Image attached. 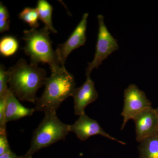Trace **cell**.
I'll return each mask as SVG.
<instances>
[{
  "label": "cell",
  "instance_id": "6da1fadb",
  "mask_svg": "<svg viewBox=\"0 0 158 158\" xmlns=\"http://www.w3.org/2000/svg\"><path fill=\"white\" fill-rule=\"evenodd\" d=\"M9 88L20 101L36 103L37 91L44 85L46 71L20 59L8 69Z\"/></svg>",
  "mask_w": 158,
  "mask_h": 158
},
{
  "label": "cell",
  "instance_id": "7a4b0ae2",
  "mask_svg": "<svg viewBox=\"0 0 158 158\" xmlns=\"http://www.w3.org/2000/svg\"><path fill=\"white\" fill-rule=\"evenodd\" d=\"M50 77L46 79L44 92L37 98L35 109L46 114L56 113L62 102L72 97L76 88L73 76L65 67L51 72Z\"/></svg>",
  "mask_w": 158,
  "mask_h": 158
},
{
  "label": "cell",
  "instance_id": "3957f363",
  "mask_svg": "<svg viewBox=\"0 0 158 158\" xmlns=\"http://www.w3.org/2000/svg\"><path fill=\"white\" fill-rule=\"evenodd\" d=\"M50 33L45 27L40 29L31 28L24 31L22 39L25 45L23 50L30 57L31 64L38 65L40 62L47 63L49 65L51 72H53L62 66L56 51L53 49Z\"/></svg>",
  "mask_w": 158,
  "mask_h": 158
},
{
  "label": "cell",
  "instance_id": "277c9868",
  "mask_svg": "<svg viewBox=\"0 0 158 158\" xmlns=\"http://www.w3.org/2000/svg\"><path fill=\"white\" fill-rule=\"evenodd\" d=\"M69 132V125L61 121L56 113L46 114L33 133L30 148L22 157L32 158L42 148L65 139Z\"/></svg>",
  "mask_w": 158,
  "mask_h": 158
},
{
  "label": "cell",
  "instance_id": "5b68a950",
  "mask_svg": "<svg viewBox=\"0 0 158 158\" xmlns=\"http://www.w3.org/2000/svg\"><path fill=\"white\" fill-rule=\"evenodd\" d=\"M97 18L98 32L96 50L93 60L88 63L86 70V77L90 76L94 69L98 68L105 59L119 48L117 40L112 36L105 24L103 15H98Z\"/></svg>",
  "mask_w": 158,
  "mask_h": 158
},
{
  "label": "cell",
  "instance_id": "8992f818",
  "mask_svg": "<svg viewBox=\"0 0 158 158\" xmlns=\"http://www.w3.org/2000/svg\"><path fill=\"white\" fill-rule=\"evenodd\" d=\"M123 97L124 105L121 114L123 120L121 130L124 129L127 122L133 119L138 113L152 107L151 102L145 93L135 84H131L124 90Z\"/></svg>",
  "mask_w": 158,
  "mask_h": 158
},
{
  "label": "cell",
  "instance_id": "52a82bcc",
  "mask_svg": "<svg viewBox=\"0 0 158 158\" xmlns=\"http://www.w3.org/2000/svg\"><path fill=\"white\" fill-rule=\"evenodd\" d=\"M88 16V13L83 15L81 21L68 39L64 43L58 46L56 50V53L62 67H65V62L69 54L74 50L85 44L87 40L86 32Z\"/></svg>",
  "mask_w": 158,
  "mask_h": 158
},
{
  "label": "cell",
  "instance_id": "ba28073f",
  "mask_svg": "<svg viewBox=\"0 0 158 158\" xmlns=\"http://www.w3.org/2000/svg\"><path fill=\"white\" fill-rule=\"evenodd\" d=\"M70 132L74 133L77 138L85 141L92 136L100 135L112 141L125 145L126 143L119 141L106 133L98 121L90 118L86 114L79 116L78 119L73 124L69 125Z\"/></svg>",
  "mask_w": 158,
  "mask_h": 158
},
{
  "label": "cell",
  "instance_id": "9c48e42d",
  "mask_svg": "<svg viewBox=\"0 0 158 158\" xmlns=\"http://www.w3.org/2000/svg\"><path fill=\"white\" fill-rule=\"evenodd\" d=\"M135 126L136 140L138 142L158 133V118L155 109L143 110L133 118Z\"/></svg>",
  "mask_w": 158,
  "mask_h": 158
},
{
  "label": "cell",
  "instance_id": "30bf717a",
  "mask_svg": "<svg viewBox=\"0 0 158 158\" xmlns=\"http://www.w3.org/2000/svg\"><path fill=\"white\" fill-rule=\"evenodd\" d=\"M72 97L75 115L80 116L85 114V108L95 101L98 97L95 84L90 76L87 77L86 81L81 86L76 88Z\"/></svg>",
  "mask_w": 158,
  "mask_h": 158
},
{
  "label": "cell",
  "instance_id": "8fae6325",
  "mask_svg": "<svg viewBox=\"0 0 158 158\" xmlns=\"http://www.w3.org/2000/svg\"><path fill=\"white\" fill-rule=\"evenodd\" d=\"M35 111V108L29 109L23 106L19 100L9 90L6 97V123L32 116Z\"/></svg>",
  "mask_w": 158,
  "mask_h": 158
},
{
  "label": "cell",
  "instance_id": "7c38bea8",
  "mask_svg": "<svg viewBox=\"0 0 158 158\" xmlns=\"http://www.w3.org/2000/svg\"><path fill=\"white\" fill-rule=\"evenodd\" d=\"M139 158H158V133L139 142Z\"/></svg>",
  "mask_w": 158,
  "mask_h": 158
},
{
  "label": "cell",
  "instance_id": "4fadbf2b",
  "mask_svg": "<svg viewBox=\"0 0 158 158\" xmlns=\"http://www.w3.org/2000/svg\"><path fill=\"white\" fill-rule=\"evenodd\" d=\"M36 9L38 11L39 19L45 25L50 32L56 34L57 31L54 27L52 21L53 7L46 0H38Z\"/></svg>",
  "mask_w": 158,
  "mask_h": 158
},
{
  "label": "cell",
  "instance_id": "5bb4252c",
  "mask_svg": "<svg viewBox=\"0 0 158 158\" xmlns=\"http://www.w3.org/2000/svg\"><path fill=\"white\" fill-rule=\"evenodd\" d=\"M19 47L18 41L15 37L5 36L0 40V53L4 57H10L16 53Z\"/></svg>",
  "mask_w": 158,
  "mask_h": 158
},
{
  "label": "cell",
  "instance_id": "9a60e30c",
  "mask_svg": "<svg viewBox=\"0 0 158 158\" xmlns=\"http://www.w3.org/2000/svg\"><path fill=\"white\" fill-rule=\"evenodd\" d=\"M20 19L27 23L32 29H37L39 27V15L36 8H24L19 13Z\"/></svg>",
  "mask_w": 158,
  "mask_h": 158
},
{
  "label": "cell",
  "instance_id": "2e32d148",
  "mask_svg": "<svg viewBox=\"0 0 158 158\" xmlns=\"http://www.w3.org/2000/svg\"><path fill=\"white\" fill-rule=\"evenodd\" d=\"M9 76L8 70L5 69L4 65H0V98L5 97L8 94L9 88Z\"/></svg>",
  "mask_w": 158,
  "mask_h": 158
},
{
  "label": "cell",
  "instance_id": "e0dca14e",
  "mask_svg": "<svg viewBox=\"0 0 158 158\" xmlns=\"http://www.w3.org/2000/svg\"><path fill=\"white\" fill-rule=\"evenodd\" d=\"M10 23L9 10L1 2H0V33H2L9 31Z\"/></svg>",
  "mask_w": 158,
  "mask_h": 158
},
{
  "label": "cell",
  "instance_id": "ac0fdd59",
  "mask_svg": "<svg viewBox=\"0 0 158 158\" xmlns=\"http://www.w3.org/2000/svg\"><path fill=\"white\" fill-rule=\"evenodd\" d=\"M6 97L0 98V131H6Z\"/></svg>",
  "mask_w": 158,
  "mask_h": 158
},
{
  "label": "cell",
  "instance_id": "d6986e66",
  "mask_svg": "<svg viewBox=\"0 0 158 158\" xmlns=\"http://www.w3.org/2000/svg\"><path fill=\"white\" fill-rule=\"evenodd\" d=\"M10 150L6 131H0V155Z\"/></svg>",
  "mask_w": 158,
  "mask_h": 158
},
{
  "label": "cell",
  "instance_id": "ffe728a7",
  "mask_svg": "<svg viewBox=\"0 0 158 158\" xmlns=\"http://www.w3.org/2000/svg\"><path fill=\"white\" fill-rule=\"evenodd\" d=\"M20 157L18 156L16 154L12 151L11 150L9 151L2 155H0V158H20Z\"/></svg>",
  "mask_w": 158,
  "mask_h": 158
},
{
  "label": "cell",
  "instance_id": "44dd1931",
  "mask_svg": "<svg viewBox=\"0 0 158 158\" xmlns=\"http://www.w3.org/2000/svg\"><path fill=\"white\" fill-rule=\"evenodd\" d=\"M155 111L156 113L157 114V116L158 118V108H157V109H155Z\"/></svg>",
  "mask_w": 158,
  "mask_h": 158
},
{
  "label": "cell",
  "instance_id": "7402d4cb",
  "mask_svg": "<svg viewBox=\"0 0 158 158\" xmlns=\"http://www.w3.org/2000/svg\"><path fill=\"white\" fill-rule=\"evenodd\" d=\"M20 158H22V156H20Z\"/></svg>",
  "mask_w": 158,
  "mask_h": 158
}]
</instances>
